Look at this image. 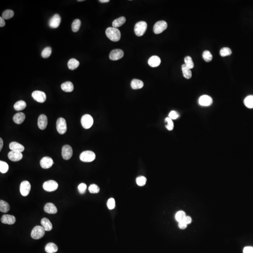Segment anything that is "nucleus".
<instances>
[{"label": "nucleus", "mask_w": 253, "mask_h": 253, "mask_svg": "<svg viewBox=\"0 0 253 253\" xmlns=\"http://www.w3.org/2000/svg\"><path fill=\"white\" fill-rule=\"evenodd\" d=\"M106 34L108 39L114 42L119 41L121 37L120 31L117 28L108 27L106 31Z\"/></svg>", "instance_id": "obj_1"}, {"label": "nucleus", "mask_w": 253, "mask_h": 253, "mask_svg": "<svg viewBox=\"0 0 253 253\" xmlns=\"http://www.w3.org/2000/svg\"><path fill=\"white\" fill-rule=\"evenodd\" d=\"M147 28V24L144 21H140L135 24L134 31L136 36H143L145 33Z\"/></svg>", "instance_id": "obj_2"}, {"label": "nucleus", "mask_w": 253, "mask_h": 253, "mask_svg": "<svg viewBox=\"0 0 253 253\" xmlns=\"http://www.w3.org/2000/svg\"><path fill=\"white\" fill-rule=\"evenodd\" d=\"M96 155L92 151L86 150L81 153L80 159L84 162H91L95 159Z\"/></svg>", "instance_id": "obj_3"}, {"label": "nucleus", "mask_w": 253, "mask_h": 253, "mask_svg": "<svg viewBox=\"0 0 253 253\" xmlns=\"http://www.w3.org/2000/svg\"><path fill=\"white\" fill-rule=\"evenodd\" d=\"M45 231L43 227L42 226L37 225L34 227L31 232V238L34 240H38L41 239L44 236Z\"/></svg>", "instance_id": "obj_4"}, {"label": "nucleus", "mask_w": 253, "mask_h": 253, "mask_svg": "<svg viewBox=\"0 0 253 253\" xmlns=\"http://www.w3.org/2000/svg\"><path fill=\"white\" fill-rule=\"evenodd\" d=\"M56 129L60 134H64L67 131V124L66 120L63 118H59L56 122Z\"/></svg>", "instance_id": "obj_5"}, {"label": "nucleus", "mask_w": 253, "mask_h": 253, "mask_svg": "<svg viewBox=\"0 0 253 253\" xmlns=\"http://www.w3.org/2000/svg\"><path fill=\"white\" fill-rule=\"evenodd\" d=\"M83 127L84 129H89L92 127L93 124V119L90 115H83L81 120Z\"/></svg>", "instance_id": "obj_6"}, {"label": "nucleus", "mask_w": 253, "mask_h": 253, "mask_svg": "<svg viewBox=\"0 0 253 253\" xmlns=\"http://www.w3.org/2000/svg\"><path fill=\"white\" fill-rule=\"evenodd\" d=\"M43 188L46 191H54L56 190L58 188V184L55 181L53 180H49L44 183Z\"/></svg>", "instance_id": "obj_7"}, {"label": "nucleus", "mask_w": 253, "mask_h": 253, "mask_svg": "<svg viewBox=\"0 0 253 253\" xmlns=\"http://www.w3.org/2000/svg\"><path fill=\"white\" fill-rule=\"evenodd\" d=\"M167 27V24L164 21H159L155 24L153 27V31L155 33L160 34Z\"/></svg>", "instance_id": "obj_8"}, {"label": "nucleus", "mask_w": 253, "mask_h": 253, "mask_svg": "<svg viewBox=\"0 0 253 253\" xmlns=\"http://www.w3.org/2000/svg\"><path fill=\"white\" fill-rule=\"evenodd\" d=\"M31 186L29 182L27 181H23L20 186V191L21 194L24 196H26L29 194Z\"/></svg>", "instance_id": "obj_9"}, {"label": "nucleus", "mask_w": 253, "mask_h": 253, "mask_svg": "<svg viewBox=\"0 0 253 253\" xmlns=\"http://www.w3.org/2000/svg\"><path fill=\"white\" fill-rule=\"evenodd\" d=\"M62 155L63 159L69 160L73 155V150L72 147L69 145H65L62 148Z\"/></svg>", "instance_id": "obj_10"}, {"label": "nucleus", "mask_w": 253, "mask_h": 253, "mask_svg": "<svg viewBox=\"0 0 253 253\" xmlns=\"http://www.w3.org/2000/svg\"><path fill=\"white\" fill-rule=\"evenodd\" d=\"M31 96L35 100L37 101L39 103H44L47 98L46 94L41 91H34L31 94Z\"/></svg>", "instance_id": "obj_11"}, {"label": "nucleus", "mask_w": 253, "mask_h": 253, "mask_svg": "<svg viewBox=\"0 0 253 253\" xmlns=\"http://www.w3.org/2000/svg\"><path fill=\"white\" fill-rule=\"evenodd\" d=\"M199 105L202 106H211L213 103L212 97L210 96L204 95L199 97L198 100Z\"/></svg>", "instance_id": "obj_12"}, {"label": "nucleus", "mask_w": 253, "mask_h": 253, "mask_svg": "<svg viewBox=\"0 0 253 253\" xmlns=\"http://www.w3.org/2000/svg\"><path fill=\"white\" fill-rule=\"evenodd\" d=\"M61 18L59 15L55 14L49 21V25L52 28H57L59 26L61 23Z\"/></svg>", "instance_id": "obj_13"}, {"label": "nucleus", "mask_w": 253, "mask_h": 253, "mask_svg": "<svg viewBox=\"0 0 253 253\" xmlns=\"http://www.w3.org/2000/svg\"><path fill=\"white\" fill-rule=\"evenodd\" d=\"M124 55V51L121 49H116L112 50L110 54V59L112 61H117L123 57Z\"/></svg>", "instance_id": "obj_14"}, {"label": "nucleus", "mask_w": 253, "mask_h": 253, "mask_svg": "<svg viewBox=\"0 0 253 253\" xmlns=\"http://www.w3.org/2000/svg\"><path fill=\"white\" fill-rule=\"evenodd\" d=\"M54 164L53 160L52 158L49 157H45L40 160V164L41 167L43 169H48L52 167Z\"/></svg>", "instance_id": "obj_15"}, {"label": "nucleus", "mask_w": 253, "mask_h": 253, "mask_svg": "<svg viewBox=\"0 0 253 253\" xmlns=\"http://www.w3.org/2000/svg\"><path fill=\"white\" fill-rule=\"evenodd\" d=\"M48 125V118L45 115H41L38 118V127L41 130H44Z\"/></svg>", "instance_id": "obj_16"}, {"label": "nucleus", "mask_w": 253, "mask_h": 253, "mask_svg": "<svg viewBox=\"0 0 253 253\" xmlns=\"http://www.w3.org/2000/svg\"><path fill=\"white\" fill-rule=\"evenodd\" d=\"M9 159L14 162L20 161L23 158V154L20 152H14L11 150L8 153Z\"/></svg>", "instance_id": "obj_17"}, {"label": "nucleus", "mask_w": 253, "mask_h": 253, "mask_svg": "<svg viewBox=\"0 0 253 253\" xmlns=\"http://www.w3.org/2000/svg\"><path fill=\"white\" fill-rule=\"evenodd\" d=\"M1 222L3 224H8V225H13L15 223L16 218L13 216L10 215L8 214H5L2 216L1 218Z\"/></svg>", "instance_id": "obj_18"}, {"label": "nucleus", "mask_w": 253, "mask_h": 253, "mask_svg": "<svg viewBox=\"0 0 253 253\" xmlns=\"http://www.w3.org/2000/svg\"><path fill=\"white\" fill-rule=\"evenodd\" d=\"M10 149L14 152L22 153L25 150V147L19 143L16 142H12L10 143L9 145Z\"/></svg>", "instance_id": "obj_19"}, {"label": "nucleus", "mask_w": 253, "mask_h": 253, "mask_svg": "<svg viewBox=\"0 0 253 253\" xmlns=\"http://www.w3.org/2000/svg\"><path fill=\"white\" fill-rule=\"evenodd\" d=\"M148 64L152 67H157L161 63V60L158 56L153 55L148 60Z\"/></svg>", "instance_id": "obj_20"}, {"label": "nucleus", "mask_w": 253, "mask_h": 253, "mask_svg": "<svg viewBox=\"0 0 253 253\" xmlns=\"http://www.w3.org/2000/svg\"><path fill=\"white\" fill-rule=\"evenodd\" d=\"M44 210L45 212L48 214H56L57 212V209L54 204L51 202L47 203L45 205Z\"/></svg>", "instance_id": "obj_21"}, {"label": "nucleus", "mask_w": 253, "mask_h": 253, "mask_svg": "<svg viewBox=\"0 0 253 253\" xmlns=\"http://www.w3.org/2000/svg\"><path fill=\"white\" fill-rule=\"evenodd\" d=\"M41 225L45 231H50L53 228V225L50 221L45 217L41 220Z\"/></svg>", "instance_id": "obj_22"}, {"label": "nucleus", "mask_w": 253, "mask_h": 253, "mask_svg": "<svg viewBox=\"0 0 253 253\" xmlns=\"http://www.w3.org/2000/svg\"><path fill=\"white\" fill-rule=\"evenodd\" d=\"M25 115L22 112H18L13 117V121L17 124H22L25 120Z\"/></svg>", "instance_id": "obj_23"}, {"label": "nucleus", "mask_w": 253, "mask_h": 253, "mask_svg": "<svg viewBox=\"0 0 253 253\" xmlns=\"http://www.w3.org/2000/svg\"><path fill=\"white\" fill-rule=\"evenodd\" d=\"M45 250L48 253H56L58 250V248L55 244L54 243H49L45 246Z\"/></svg>", "instance_id": "obj_24"}, {"label": "nucleus", "mask_w": 253, "mask_h": 253, "mask_svg": "<svg viewBox=\"0 0 253 253\" xmlns=\"http://www.w3.org/2000/svg\"><path fill=\"white\" fill-rule=\"evenodd\" d=\"M61 88L65 92H72L74 90L73 84L71 82H66L61 85Z\"/></svg>", "instance_id": "obj_25"}, {"label": "nucleus", "mask_w": 253, "mask_h": 253, "mask_svg": "<svg viewBox=\"0 0 253 253\" xmlns=\"http://www.w3.org/2000/svg\"><path fill=\"white\" fill-rule=\"evenodd\" d=\"M144 83L139 79H134L131 82V86L132 89L134 90L141 89L144 86Z\"/></svg>", "instance_id": "obj_26"}, {"label": "nucleus", "mask_w": 253, "mask_h": 253, "mask_svg": "<svg viewBox=\"0 0 253 253\" xmlns=\"http://www.w3.org/2000/svg\"><path fill=\"white\" fill-rule=\"evenodd\" d=\"M126 21V19L124 16H121V17H119L118 19L115 20L112 22V27L117 28L118 27H120L125 23Z\"/></svg>", "instance_id": "obj_27"}, {"label": "nucleus", "mask_w": 253, "mask_h": 253, "mask_svg": "<svg viewBox=\"0 0 253 253\" xmlns=\"http://www.w3.org/2000/svg\"><path fill=\"white\" fill-rule=\"evenodd\" d=\"M79 62L76 59L72 58L68 63V67L70 70H75L78 67Z\"/></svg>", "instance_id": "obj_28"}, {"label": "nucleus", "mask_w": 253, "mask_h": 253, "mask_svg": "<svg viewBox=\"0 0 253 253\" xmlns=\"http://www.w3.org/2000/svg\"><path fill=\"white\" fill-rule=\"evenodd\" d=\"M182 68L183 75L184 77L186 79H190L191 78L192 72L191 71V69L187 67L185 64L182 65Z\"/></svg>", "instance_id": "obj_29"}, {"label": "nucleus", "mask_w": 253, "mask_h": 253, "mask_svg": "<svg viewBox=\"0 0 253 253\" xmlns=\"http://www.w3.org/2000/svg\"><path fill=\"white\" fill-rule=\"evenodd\" d=\"M10 206L6 202L1 200L0 201V211L3 213H7L10 211Z\"/></svg>", "instance_id": "obj_30"}, {"label": "nucleus", "mask_w": 253, "mask_h": 253, "mask_svg": "<svg viewBox=\"0 0 253 253\" xmlns=\"http://www.w3.org/2000/svg\"><path fill=\"white\" fill-rule=\"evenodd\" d=\"M26 107V102L23 100H19L16 102L14 106V109L16 111L23 110L25 109Z\"/></svg>", "instance_id": "obj_31"}, {"label": "nucleus", "mask_w": 253, "mask_h": 253, "mask_svg": "<svg viewBox=\"0 0 253 253\" xmlns=\"http://www.w3.org/2000/svg\"><path fill=\"white\" fill-rule=\"evenodd\" d=\"M244 103L245 106L249 108H253V95H249L245 98Z\"/></svg>", "instance_id": "obj_32"}, {"label": "nucleus", "mask_w": 253, "mask_h": 253, "mask_svg": "<svg viewBox=\"0 0 253 253\" xmlns=\"http://www.w3.org/2000/svg\"><path fill=\"white\" fill-rule=\"evenodd\" d=\"M81 24V21L80 20L78 19L74 20L72 24L71 25L72 31L73 32H75V33L78 31L79 29H80Z\"/></svg>", "instance_id": "obj_33"}, {"label": "nucleus", "mask_w": 253, "mask_h": 253, "mask_svg": "<svg viewBox=\"0 0 253 253\" xmlns=\"http://www.w3.org/2000/svg\"><path fill=\"white\" fill-rule=\"evenodd\" d=\"M14 15V12L11 10H7L3 12L2 17L4 19H11Z\"/></svg>", "instance_id": "obj_34"}, {"label": "nucleus", "mask_w": 253, "mask_h": 253, "mask_svg": "<svg viewBox=\"0 0 253 253\" xmlns=\"http://www.w3.org/2000/svg\"><path fill=\"white\" fill-rule=\"evenodd\" d=\"M52 53V48L50 47H47L45 48L42 53H41V56L44 58H48L51 55Z\"/></svg>", "instance_id": "obj_35"}, {"label": "nucleus", "mask_w": 253, "mask_h": 253, "mask_svg": "<svg viewBox=\"0 0 253 253\" xmlns=\"http://www.w3.org/2000/svg\"><path fill=\"white\" fill-rule=\"evenodd\" d=\"M184 62H185V65L188 68L192 69L194 68V63L193 62L192 59V58L190 56H186L184 59Z\"/></svg>", "instance_id": "obj_36"}, {"label": "nucleus", "mask_w": 253, "mask_h": 253, "mask_svg": "<svg viewBox=\"0 0 253 253\" xmlns=\"http://www.w3.org/2000/svg\"><path fill=\"white\" fill-rule=\"evenodd\" d=\"M8 164L3 161H0V172L2 173H6L9 170Z\"/></svg>", "instance_id": "obj_37"}, {"label": "nucleus", "mask_w": 253, "mask_h": 253, "mask_svg": "<svg viewBox=\"0 0 253 253\" xmlns=\"http://www.w3.org/2000/svg\"><path fill=\"white\" fill-rule=\"evenodd\" d=\"M165 122H166V128L169 131H171L174 128V124H173V120L167 117L165 119Z\"/></svg>", "instance_id": "obj_38"}, {"label": "nucleus", "mask_w": 253, "mask_h": 253, "mask_svg": "<svg viewBox=\"0 0 253 253\" xmlns=\"http://www.w3.org/2000/svg\"><path fill=\"white\" fill-rule=\"evenodd\" d=\"M186 217V214L183 211H179L175 215V219L178 222H180L184 221Z\"/></svg>", "instance_id": "obj_39"}, {"label": "nucleus", "mask_w": 253, "mask_h": 253, "mask_svg": "<svg viewBox=\"0 0 253 253\" xmlns=\"http://www.w3.org/2000/svg\"><path fill=\"white\" fill-rule=\"evenodd\" d=\"M202 57L204 60L206 62H210L212 60V55L208 50H205L203 52Z\"/></svg>", "instance_id": "obj_40"}, {"label": "nucleus", "mask_w": 253, "mask_h": 253, "mask_svg": "<svg viewBox=\"0 0 253 253\" xmlns=\"http://www.w3.org/2000/svg\"><path fill=\"white\" fill-rule=\"evenodd\" d=\"M231 53H232V51L231 49L229 48H226V47L222 48L220 51V54L222 57L231 55Z\"/></svg>", "instance_id": "obj_41"}, {"label": "nucleus", "mask_w": 253, "mask_h": 253, "mask_svg": "<svg viewBox=\"0 0 253 253\" xmlns=\"http://www.w3.org/2000/svg\"><path fill=\"white\" fill-rule=\"evenodd\" d=\"M88 189H89V192L92 194H97L100 191V188L98 187V186L94 184L90 185Z\"/></svg>", "instance_id": "obj_42"}, {"label": "nucleus", "mask_w": 253, "mask_h": 253, "mask_svg": "<svg viewBox=\"0 0 253 253\" xmlns=\"http://www.w3.org/2000/svg\"><path fill=\"white\" fill-rule=\"evenodd\" d=\"M146 181H147V179L146 178L143 176L138 177L136 179V184H138L139 186H144V185H145Z\"/></svg>", "instance_id": "obj_43"}, {"label": "nucleus", "mask_w": 253, "mask_h": 253, "mask_svg": "<svg viewBox=\"0 0 253 253\" xmlns=\"http://www.w3.org/2000/svg\"><path fill=\"white\" fill-rule=\"evenodd\" d=\"M107 206L109 210H112L115 207V201L113 198H110L108 199L107 202Z\"/></svg>", "instance_id": "obj_44"}, {"label": "nucleus", "mask_w": 253, "mask_h": 253, "mask_svg": "<svg viewBox=\"0 0 253 253\" xmlns=\"http://www.w3.org/2000/svg\"><path fill=\"white\" fill-rule=\"evenodd\" d=\"M87 186L85 183H81L78 186V190L80 194H83L86 192V189Z\"/></svg>", "instance_id": "obj_45"}, {"label": "nucleus", "mask_w": 253, "mask_h": 253, "mask_svg": "<svg viewBox=\"0 0 253 253\" xmlns=\"http://www.w3.org/2000/svg\"><path fill=\"white\" fill-rule=\"evenodd\" d=\"M179 116L178 113L175 111H172L169 114V117L172 120H175L177 119Z\"/></svg>", "instance_id": "obj_46"}, {"label": "nucleus", "mask_w": 253, "mask_h": 253, "mask_svg": "<svg viewBox=\"0 0 253 253\" xmlns=\"http://www.w3.org/2000/svg\"><path fill=\"white\" fill-rule=\"evenodd\" d=\"M243 253H253V247H245L243 249Z\"/></svg>", "instance_id": "obj_47"}, {"label": "nucleus", "mask_w": 253, "mask_h": 253, "mask_svg": "<svg viewBox=\"0 0 253 253\" xmlns=\"http://www.w3.org/2000/svg\"><path fill=\"white\" fill-rule=\"evenodd\" d=\"M178 226L181 229H184L187 226V224H186L184 221H182L181 222H179Z\"/></svg>", "instance_id": "obj_48"}, {"label": "nucleus", "mask_w": 253, "mask_h": 253, "mask_svg": "<svg viewBox=\"0 0 253 253\" xmlns=\"http://www.w3.org/2000/svg\"><path fill=\"white\" fill-rule=\"evenodd\" d=\"M184 221L187 225L188 224H190L192 222L191 217L189 216H186L185 219H184Z\"/></svg>", "instance_id": "obj_49"}, {"label": "nucleus", "mask_w": 253, "mask_h": 253, "mask_svg": "<svg viewBox=\"0 0 253 253\" xmlns=\"http://www.w3.org/2000/svg\"><path fill=\"white\" fill-rule=\"evenodd\" d=\"M5 25V22L4 19L2 17H0V26L2 27L4 26Z\"/></svg>", "instance_id": "obj_50"}, {"label": "nucleus", "mask_w": 253, "mask_h": 253, "mask_svg": "<svg viewBox=\"0 0 253 253\" xmlns=\"http://www.w3.org/2000/svg\"><path fill=\"white\" fill-rule=\"evenodd\" d=\"M0 143H1V144H0V150L1 151L2 147H3V140L1 138H0Z\"/></svg>", "instance_id": "obj_51"}, {"label": "nucleus", "mask_w": 253, "mask_h": 253, "mask_svg": "<svg viewBox=\"0 0 253 253\" xmlns=\"http://www.w3.org/2000/svg\"><path fill=\"white\" fill-rule=\"evenodd\" d=\"M109 0H100V1L101 3H106L109 1Z\"/></svg>", "instance_id": "obj_52"}, {"label": "nucleus", "mask_w": 253, "mask_h": 253, "mask_svg": "<svg viewBox=\"0 0 253 253\" xmlns=\"http://www.w3.org/2000/svg\"><path fill=\"white\" fill-rule=\"evenodd\" d=\"M83 1V0H80V1Z\"/></svg>", "instance_id": "obj_53"}]
</instances>
